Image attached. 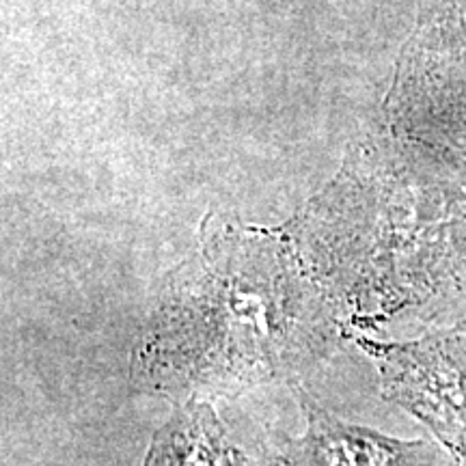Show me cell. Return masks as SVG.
I'll list each match as a JSON object with an SVG mask.
<instances>
[{
    "label": "cell",
    "instance_id": "6da1fadb",
    "mask_svg": "<svg viewBox=\"0 0 466 466\" xmlns=\"http://www.w3.org/2000/svg\"><path fill=\"white\" fill-rule=\"evenodd\" d=\"M227 244L167 289L134 341L130 380L182 400L238 395L318 365L339 326L275 253Z\"/></svg>",
    "mask_w": 466,
    "mask_h": 466
},
{
    "label": "cell",
    "instance_id": "7a4b0ae2",
    "mask_svg": "<svg viewBox=\"0 0 466 466\" xmlns=\"http://www.w3.org/2000/svg\"><path fill=\"white\" fill-rule=\"evenodd\" d=\"M357 343L374 360L384 398L419 419L456 462L466 460V319L417 339Z\"/></svg>",
    "mask_w": 466,
    "mask_h": 466
},
{
    "label": "cell",
    "instance_id": "3957f363",
    "mask_svg": "<svg viewBox=\"0 0 466 466\" xmlns=\"http://www.w3.org/2000/svg\"><path fill=\"white\" fill-rule=\"evenodd\" d=\"M307 432L285 450L288 466H451V453L430 441H401L330 415L305 389H294Z\"/></svg>",
    "mask_w": 466,
    "mask_h": 466
},
{
    "label": "cell",
    "instance_id": "277c9868",
    "mask_svg": "<svg viewBox=\"0 0 466 466\" xmlns=\"http://www.w3.org/2000/svg\"><path fill=\"white\" fill-rule=\"evenodd\" d=\"M145 466H255L208 400H186L151 439Z\"/></svg>",
    "mask_w": 466,
    "mask_h": 466
},
{
    "label": "cell",
    "instance_id": "5b68a950",
    "mask_svg": "<svg viewBox=\"0 0 466 466\" xmlns=\"http://www.w3.org/2000/svg\"><path fill=\"white\" fill-rule=\"evenodd\" d=\"M464 462H466V460H464Z\"/></svg>",
    "mask_w": 466,
    "mask_h": 466
}]
</instances>
